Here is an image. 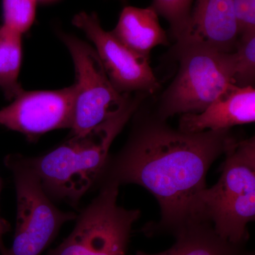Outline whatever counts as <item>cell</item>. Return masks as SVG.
Instances as JSON below:
<instances>
[{"label":"cell","mask_w":255,"mask_h":255,"mask_svg":"<svg viewBox=\"0 0 255 255\" xmlns=\"http://www.w3.org/2000/svg\"><path fill=\"white\" fill-rule=\"evenodd\" d=\"M162 121L137 128L124 148L109 157L95 184H137L150 191L158 202L160 219L142 229L149 237H174L203 222L199 198L207 188L208 172L235 137L230 130L184 132Z\"/></svg>","instance_id":"1"},{"label":"cell","mask_w":255,"mask_h":255,"mask_svg":"<svg viewBox=\"0 0 255 255\" xmlns=\"http://www.w3.org/2000/svg\"><path fill=\"white\" fill-rule=\"evenodd\" d=\"M138 101L130 98L117 114L82 136L37 157H29L42 186L50 199L76 206L95 185L114 139L136 110Z\"/></svg>","instance_id":"2"},{"label":"cell","mask_w":255,"mask_h":255,"mask_svg":"<svg viewBox=\"0 0 255 255\" xmlns=\"http://www.w3.org/2000/svg\"><path fill=\"white\" fill-rule=\"evenodd\" d=\"M221 177L199 198L201 218L230 243L246 246L255 219V137L230 142Z\"/></svg>","instance_id":"3"},{"label":"cell","mask_w":255,"mask_h":255,"mask_svg":"<svg viewBox=\"0 0 255 255\" xmlns=\"http://www.w3.org/2000/svg\"><path fill=\"white\" fill-rule=\"evenodd\" d=\"M4 162L14 177L17 214L14 241L2 255H40L55 239L62 226L78 216L61 211L53 204L29 157L10 155Z\"/></svg>","instance_id":"4"},{"label":"cell","mask_w":255,"mask_h":255,"mask_svg":"<svg viewBox=\"0 0 255 255\" xmlns=\"http://www.w3.org/2000/svg\"><path fill=\"white\" fill-rule=\"evenodd\" d=\"M179 50V72L161 100L159 116L162 120L176 114L200 113L235 85L233 52L202 46Z\"/></svg>","instance_id":"5"},{"label":"cell","mask_w":255,"mask_h":255,"mask_svg":"<svg viewBox=\"0 0 255 255\" xmlns=\"http://www.w3.org/2000/svg\"><path fill=\"white\" fill-rule=\"evenodd\" d=\"M119 186L107 184L77 216L76 224L68 238L48 255H127L138 209L118 204Z\"/></svg>","instance_id":"6"},{"label":"cell","mask_w":255,"mask_h":255,"mask_svg":"<svg viewBox=\"0 0 255 255\" xmlns=\"http://www.w3.org/2000/svg\"><path fill=\"white\" fill-rule=\"evenodd\" d=\"M75 71L73 136H82L120 112L130 97L116 90L95 48L77 37L63 35Z\"/></svg>","instance_id":"7"},{"label":"cell","mask_w":255,"mask_h":255,"mask_svg":"<svg viewBox=\"0 0 255 255\" xmlns=\"http://www.w3.org/2000/svg\"><path fill=\"white\" fill-rule=\"evenodd\" d=\"M90 41L103 65L106 73L121 94L141 91L152 94L159 85L151 68L149 58L132 51L112 32L105 31L96 15L81 12L73 18Z\"/></svg>","instance_id":"8"},{"label":"cell","mask_w":255,"mask_h":255,"mask_svg":"<svg viewBox=\"0 0 255 255\" xmlns=\"http://www.w3.org/2000/svg\"><path fill=\"white\" fill-rule=\"evenodd\" d=\"M74 86L53 91H23L0 110V125L29 140L61 128L71 129Z\"/></svg>","instance_id":"9"},{"label":"cell","mask_w":255,"mask_h":255,"mask_svg":"<svg viewBox=\"0 0 255 255\" xmlns=\"http://www.w3.org/2000/svg\"><path fill=\"white\" fill-rule=\"evenodd\" d=\"M238 39L233 0H196L179 48L202 46L232 53Z\"/></svg>","instance_id":"10"},{"label":"cell","mask_w":255,"mask_h":255,"mask_svg":"<svg viewBox=\"0 0 255 255\" xmlns=\"http://www.w3.org/2000/svg\"><path fill=\"white\" fill-rule=\"evenodd\" d=\"M255 121L254 87L231 85L203 112L183 114L179 129L187 132L228 130Z\"/></svg>","instance_id":"11"},{"label":"cell","mask_w":255,"mask_h":255,"mask_svg":"<svg viewBox=\"0 0 255 255\" xmlns=\"http://www.w3.org/2000/svg\"><path fill=\"white\" fill-rule=\"evenodd\" d=\"M112 33L128 48L147 58L155 47L169 43L152 6L124 8Z\"/></svg>","instance_id":"12"},{"label":"cell","mask_w":255,"mask_h":255,"mask_svg":"<svg viewBox=\"0 0 255 255\" xmlns=\"http://www.w3.org/2000/svg\"><path fill=\"white\" fill-rule=\"evenodd\" d=\"M175 243L157 253L137 251L135 255H255L246 246L236 245L220 237L209 222L194 223L174 236Z\"/></svg>","instance_id":"13"},{"label":"cell","mask_w":255,"mask_h":255,"mask_svg":"<svg viewBox=\"0 0 255 255\" xmlns=\"http://www.w3.org/2000/svg\"><path fill=\"white\" fill-rule=\"evenodd\" d=\"M21 35L4 25L0 27V88L9 100H14L23 91L18 82L22 58Z\"/></svg>","instance_id":"14"},{"label":"cell","mask_w":255,"mask_h":255,"mask_svg":"<svg viewBox=\"0 0 255 255\" xmlns=\"http://www.w3.org/2000/svg\"><path fill=\"white\" fill-rule=\"evenodd\" d=\"M233 53L235 85L238 87L253 86L255 79V33L238 37Z\"/></svg>","instance_id":"15"},{"label":"cell","mask_w":255,"mask_h":255,"mask_svg":"<svg viewBox=\"0 0 255 255\" xmlns=\"http://www.w3.org/2000/svg\"><path fill=\"white\" fill-rule=\"evenodd\" d=\"M4 23L18 33L28 31L34 21L36 0H2Z\"/></svg>","instance_id":"16"},{"label":"cell","mask_w":255,"mask_h":255,"mask_svg":"<svg viewBox=\"0 0 255 255\" xmlns=\"http://www.w3.org/2000/svg\"><path fill=\"white\" fill-rule=\"evenodd\" d=\"M194 0H154L152 7L170 24L172 34L178 39L187 28Z\"/></svg>","instance_id":"17"},{"label":"cell","mask_w":255,"mask_h":255,"mask_svg":"<svg viewBox=\"0 0 255 255\" xmlns=\"http://www.w3.org/2000/svg\"><path fill=\"white\" fill-rule=\"evenodd\" d=\"M238 37L255 33V0H233Z\"/></svg>","instance_id":"18"},{"label":"cell","mask_w":255,"mask_h":255,"mask_svg":"<svg viewBox=\"0 0 255 255\" xmlns=\"http://www.w3.org/2000/svg\"><path fill=\"white\" fill-rule=\"evenodd\" d=\"M1 182L0 179V194H1ZM10 230V226L9 223L6 220L1 217V214H0V253L1 255H4L5 252L6 251V248H5L4 241L3 238L5 234L9 232Z\"/></svg>","instance_id":"19"}]
</instances>
